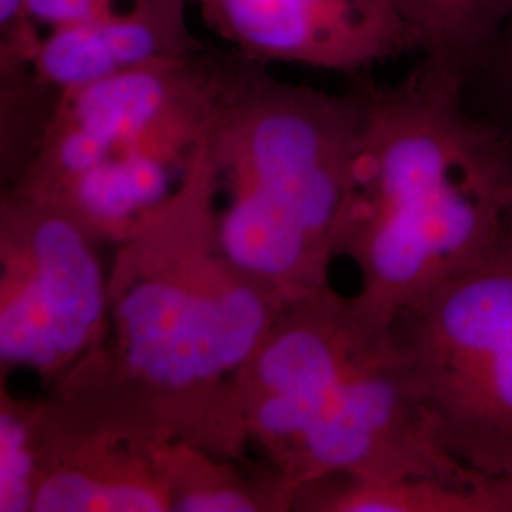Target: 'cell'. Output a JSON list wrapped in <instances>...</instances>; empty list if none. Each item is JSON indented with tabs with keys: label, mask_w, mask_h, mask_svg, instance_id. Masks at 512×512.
I'll use <instances>...</instances> for the list:
<instances>
[{
	"label": "cell",
	"mask_w": 512,
	"mask_h": 512,
	"mask_svg": "<svg viewBox=\"0 0 512 512\" xmlns=\"http://www.w3.org/2000/svg\"><path fill=\"white\" fill-rule=\"evenodd\" d=\"M209 141L114 245L105 338L50 395L90 427L247 463L236 384L285 302L222 247Z\"/></svg>",
	"instance_id": "cell-1"
},
{
	"label": "cell",
	"mask_w": 512,
	"mask_h": 512,
	"mask_svg": "<svg viewBox=\"0 0 512 512\" xmlns=\"http://www.w3.org/2000/svg\"><path fill=\"white\" fill-rule=\"evenodd\" d=\"M363 126L338 258L363 310L393 325L448 279L512 245V139L469 107L463 74L421 59L361 90Z\"/></svg>",
	"instance_id": "cell-2"
},
{
	"label": "cell",
	"mask_w": 512,
	"mask_h": 512,
	"mask_svg": "<svg viewBox=\"0 0 512 512\" xmlns=\"http://www.w3.org/2000/svg\"><path fill=\"white\" fill-rule=\"evenodd\" d=\"M236 401L249 444L294 495L327 476L492 478L440 440L393 325L332 287L281 308Z\"/></svg>",
	"instance_id": "cell-3"
},
{
	"label": "cell",
	"mask_w": 512,
	"mask_h": 512,
	"mask_svg": "<svg viewBox=\"0 0 512 512\" xmlns=\"http://www.w3.org/2000/svg\"><path fill=\"white\" fill-rule=\"evenodd\" d=\"M363 112L258 65L211 135L222 247L283 302L330 287Z\"/></svg>",
	"instance_id": "cell-4"
},
{
	"label": "cell",
	"mask_w": 512,
	"mask_h": 512,
	"mask_svg": "<svg viewBox=\"0 0 512 512\" xmlns=\"http://www.w3.org/2000/svg\"><path fill=\"white\" fill-rule=\"evenodd\" d=\"M256 67L205 48L65 93L2 192L57 207L114 247L183 183Z\"/></svg>",
	"instance_id": "cell-5"
},
{
	"label": "cell",
	"mask_w": 512,
	"mask_h": 512,
	"mask_svg": "<svg viewBox=\"0 0 512 512\" xmlns=\"http://www.w3.org/2000/svg\"><path fill=\"white\" fill-rule=\"evenodd\" d=\"M393 330L448 452L512 478V245L442 283Z\"/></svg>",
	"instance_id": "cell-6"
},
{
	"label": "cell",
	"mask_w": 512,
	"mask_h": 512,
	"mask_svg": "<svg viewBox=\"0 0 512 512\" xmlns=\"http://www.w3.org/2000/svg\"><path fill=\"white\" fill-rule=\"evenodd\" d=\"M101 247L57 207L0 192V382L25 370L52 391L103 342Z\"/></svg>",
	"instance_id": "cell-7"
},
{
	"label": "cell",
	"mask_w": 512,
	"mask_h": 512,
	"mask_svg": "<svg viewBox=\"0 0 512 512\" xmlns=\"http://www.w3.org/2000/svg\"><path fill=\"white\" fill-rule=\"evenodd\" d=\"M236 54L355 74L416 52L397 0H192Z\"/></svg>",
	"instance_id": "cell-8"
},
{
	"label": "cell",
	"mask_w": 512,
	"mask_h": 512,
	"mask_svg": "<svg viewBox=\"0 0 512 512\" xmlns=\"http://www.w3.org/2000/svg\"><path fill=\"white\" fill-rule=\"evenodd\" d=\"M48 401L33 512H171L154 446L74 420L50 393Z\"/></svg>",
	"instance_id": "cell-9"
},
{
	"label": "cell",
	"mask_w": 512,
	"mask_h": 512,
	"mask_svg": "<svg viewBox=\"0 0 512 512\" xmlns=\"http://www.w3.org/2000/svg\"><path fill=\"white\" fill-rule=\"evenodd\" d=\"M190 0L145 4L73 27L46 31L31 78L57 107L61 95L116 74L205 50L188 23Z\"/></svg>",
	"instance_id": "cell-10"
},
{
	"label": "cell",
	"mask_w": 512,
	"mask_h": 512,
	"mask_svg": "<svg viewBox=\"0 0 512 512\" xmlns=\"http://www.w3.org/2000/svg\"><path fill=\"white\" fill-rule=\"evenodd\" d=\"M171 512H289L294 490L268 465L222 458L186 442L154 446Z\"/></svg>",
	"instance_id": "cell-11"
},
{
	"label": "cell",
	"mask_w": 512,
	"mask_h": 512,
	"mask_svg": "<svg viewBox=\"0 0 512 512\" xmlns=\"http://www.w3.org/2000/svg\"><path fill=\"white\" fill-rule=\"evenodd\" d=\"M293 511L512 512V478L450 482L440 478L327 476L296 492Z\"/></svg>",
	"instance_id": "cell-12"
},
{
	"label": "cell",
	"mask_w": 512,
	"mask_h": 512,
	"mask_svg": "<svg viewBox=\"0 0 512 512\" xmlns=\"http://www.w3.org/2000/svg\"><path fill=\"white\" fill-rule=\"evenodd\" d=\"M421 59L459 73L494 37L512 0H397Z\"/></svg>",
	"instance_id": "cell-13"
},
{
	"label": "cell",
	"mask_w": 512,
	"mask_h": 512,
	"mask_svg": "<svg viewBox=\"0 0 512 512\" xmlns=\"http://www.w3.org/2000/svg\"><path fill=\"white\" fill-rule=\"evenodd\" d=\"M50 401L0 384V512H33L46 456Z\"/></svg>",
	"instance_id": "cell-14"
},
{
	"label": "cell",
	"mask_w": 512,
	"mask_h": 512,
	"mask_svg": "<svg viewBox=\"0 0 512 512\" xmlns=\"http://www.w3.org/2000/svg\"><path fill=\"white\" fill-rule=\"evenodd\" d=\"M463 92L471 109L512 139V8L463 71Z\"/></svg>",
	"instance_id": "cell-15"
},
{
	"label": "cell",
	"mask_w": 512,
	"mask_h": 512,
	"mask_svg": "<svg viewBox=\"0 0 512 512\" xmlns=\"http://www.w3.org/2000/svg\"><path fill=\"white\" fill-rule=\"evenodd\" d=\"M42 37L29 0H0V76L31 71Z\"/></svg>",
	"instance_id": "cell-16"
},
{
	"label": "cell",
	"mask_w": 512,
	"mask_h": 512,
	"mask_svg": "<svg viewBox=\"0 0 512 512\" xmlns=\"http://www.w3.org/2000/svg\"><path fill=\"white\" fill-rule=\"evenodd\" d=\"M148 0H29L40 29L52 31L133 10Z\"/></svg>",
	"instance_id": "cell-17"
}]
</instances>
